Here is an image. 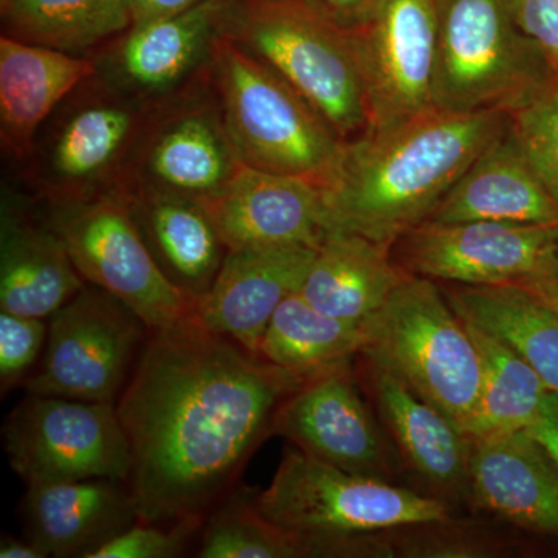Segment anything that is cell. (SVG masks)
Returning a JSON list of instances; mask_svg holds the SVG:
<instances>
[{
	"mask_svg": "<svg viewBox=\"0 0 558 558\" xmlns=\"http://www.w3.org/2000/svg\"><path fill=\"white\" fill-rule=\"evenodd\" d=\"M392 558H497L508 557V539L470 521H425L385 531Z\"/></svg>",
	"mask_w": 558,
	"mask_h": 558,
	"instance_id": "cell-32",
	"label": "cell"
},
{
	"mask_svg": "<svg viewBox=\"0 0 558 558\" xmlns=\"http://www.w3.org/2000/svg\"><path fill=\"white\" fill-rule=\"evenodd\" d=\"M0 558H49V556L28 538L20 539L3 535L0 542Z\"/></svg>",
	"mask_w": 558,
	"mask_h": 558,
	"instance_id": "cell-41",
	"label": "cell"
},
{
	"mask_svg": "<svg viewBox=\"0 0 558 558\" xmlns=\"http://www.w3.org/2000/svg\"><path fill=\"white\" fill-rule=\"evenodd\" d=\"M411 275L391 245L347 231H326L300 293L330 317L366 322Z\"/></svg>",
	"mask_w": 558,
	"mask_h": 558,
	"instance_id": "cell-26",
	"label": "cell"
},
{
	"mask_svg": "<svg viewBox=\"0 0 558 558\" xmlns=\"http://www.w3.org/2000/svg\"><path fill=\"white\" fill-rule=\"evenodd\" d=\"M315 253L317 248L303 244L229 250L191 318L258 355L275 312L303 288Z\"/></svg>",
	"mask_w": 558,
	"mask_h": 558,
	"instance_id": "cell-18",
	"label": "cell"
},
{
	"mask_svg": "<svg viewBox=\"0 0 558 558\" xmlns=\"http://www.w3.org/2000/svg\"><path fill=\"white\" fill-rule=\"evenodd\" d=\"M154 108L94 73L40 126L21 182L40 202H78L126 190Z\"/></svg>",
	"mask_w": 558,
	"mask_h": 558,
	"instance_id": "cell-4",
	"label": "cell"
},
{
	"mask_svg": "<svg viewBox=\"0 0 558 558\" xmlns=\"http://www.w3.org/2000/svg\"><path fill=\"white\" fill-rule=\"evenodd\" d=\"M204 519H186L159 527L137 521L95 550L90 558H172L182 556L191 538L201 531Z\"/></svg>",
	"mask_w": 558,
	"mask_h": 558,
	"instance_id": "cell-34",
	"label": "cell"
},
{
	"mask_svg": "<svg viewBox=\"0 0 558 558\" xmlns=\"http://www.w3.org/2000/svg\"><path fill=\"white\" fill-rule=\"evenodd\" d=\"M255 501L267 520L300 535L389 531L453 515L416 488L352 475L293 446Z\"/></svg>",
	"mask_w": 558,
	"mask_h": 558,
	"instance_id": "cell-8",
	"label": "cell"
},
{
	"mask_svg": "<svg viewBox=\"0 0 558 558\" xmlns=\"http://www.w3.org/2000/svg\"><path fill=\"white\" fill-rule=\"evenodd\" d=\"M46 319L0 312V388L2 395L27 380L47 343Z\"/></svg>",
	"mask_w": 558,
	"mask_h": 558,
	"instance_id": "cell-35",
	"label": "cell"
},
{
	"mask_svg": "<svg viewBox=\"0 0 558 558\" xmlns=\"http://www.w3.org/2000/svg\"><path fill=\"white\" fill-rule=\"evenodd\" d=\"M124 193L135 226L165 277L190 299L199 300L229 253L207 205L168 191Z\"/></svg>",
	"mask_w": 558,
	"mask_h": 558,
	"instance_id": "cell-25",
	"label": "cell"
},
{
	"mask_svg": "<svg viewBox=\"0 0 558 558\" xmlns=\"http://www.w3.org/2000/svg\"><path fill=\"white\" fill-rule=\"evenodd\" d=\"M557 248H558V238H557Z\"/></svg>",
	"mask_w": 558,
	"mask_h": 558,
	"instance_id": "cell-42",
	"label": "cell"
},
{
	"mask_svg": "<svg viewBox=\"0 0 558 558\" xmlns=\"http://www.w3.org/2000/svg\"><path fill=\"white\" fill-rule=\"evenodd\" d=\"M527 432L549 451L558 464V395L550 391Z\"/></svg>",
	"mask_w": 558,
	"mask_h": 558,
	"instance_id": "cell-39",
	"label": "cell"
},
{
	"mask_svg": "<svg viewBox=\"0 0 558 558\" xmlns=\"http://www.w3.org/2000/svg\"><path fill=\"white\" fill-rule=\"evenodd\" d=\"M207 208L229 250L290 244L317 248L326 234L318 183L245 165Z\"/></svg>",
	"mask_w": 558,
	"mask_h": 558,
	"instance_id": "cell-21",
	"label": "cell"
},
{
	"mask_svg": "<svg viewBox=\"0 0 558 558\" xmlns=\"http://www.w3.org/2000/svg\"><path fill=\"white\" fill-rule=\"evenodd\" d=\"M222 33L295 87L341 142H354L369 131L348 32L306 0H229Z\"/></svg>",
	"mask_w": 558,
	"mask_h": 558,
	"instance_id": "cell-6",
	"label": "cell"
},
{
	"mask_svg": "<svg viewBox=\"0 0 558 558\" xmlns=\"http://www.w3.org/2000/svg\"><path fill=\"white\" fill-rule=\"evenodd\" d=\"M348 35L369 131L389 130L433 109L438 0H381L373 16Z\"/></svg>",
	"mask_w": 558,
	"mask_h": 558,
	"instance_id": "cell-13",
	"label": "cell"
},
{
	"mask_svg": "<svg viewBox=\"0 0 558 558\" xmlns=\"http://www.w3.org/2000/svg\"><path fill=\"white\" fill-rule=\"evenodd\" d=\"M319 14L339 25L343 31L351 32L373 16L381 0H306Z\"/></svg>",
	"mask_w": 558,
	"mask_h": 558,
	"instance_id": "cell-37",
	"label": "cell"
},
{
	"mask_svg": "<svg viewBox=\"0 0 558 558\" xmlns=\"http://www.w3.org/2000/svg\"><path fill=\"white\" fill-rule=\"evenodd\" d=\"M558 227L468 220L422 222L391 245L411 277L464 286L515 284L554 256Z\"/></svg>",
	"mask_w": 558,
	"mask_h": 558,
	"instance_id": "cell-15",
	"label": "cell"
},
{
	"mask_svg": "<svg viewBox=\"0 0 558 558\" xmlns=\"http://www.w3.org/2000/svg\"><path fill=\"white\" fill-rule=\"evenodd\" d=\"M21 513L27 538L58 558H90L138 521L128 484L108 478L27 486Z\"/></svg>",
	"mask_w": 558,
	"mask_h": 558,
	"instance_id": "cell-22",
	"label": "cell"
},
{
	"mask_svg": "<svg viewBox=\"0 0 558 558\" xmlns=\"http://www.w3.org/2000/svg\"><path fill=\"white\" fill-rule=\"evenodd\" d=\"M512 0H438L433 109L512 113L557 83Z\"/></svg>",
	"mask_w": 558,
	"mask_h": 558,
	"instance_id": "cell-5",
	"label": "cell"
},
{
	"mask_svg": "<svg viewBox=\"0 0 558 558\" xmlns=\"http://www.w3.org/2000/svg\"><path fill=\"white\" fill-rule=\"evenodd\" d=\"M211 83L245 167L325 185L344 143L295 87L229 36L220 35Z\"/></svg>",
	"mask_w": 558,
	"mask_h": 558,
	"instance_id": "cell-3",
	"label": "cell"
},
{
	"mask_svg": "<svg viewBox=\"0 0 558 558\" xmlns=\"http://www.w3.org/2000/svg\"><path fill=\"white\" fill-rule=\"evenodd\" d=\"M468 220L558 227L557 201L524 157L510 123L447 191L425 222Z\"/></svg>",
	"mask_w": 558,
	"mask_h": 558,
	"instance_id": "cell-23",
	"label": "cell"
},
{
	"mask_svg": "<svg viewBox=\"0 0 558 558\" xmlns=\"http://www.w3.org/2000/svg\"><path fill=\"white\" fill-rule=\"evenodd\" d=\"M149 336L130 306L87 282L49 318L40 368L25 389L28 395L117 403Z\"/></svg>",
	"mask_w": 558,
	"mask_h": 558,
	"instance_id": "cell-10",
	"label": "cell"
},
{
	"mask_svg": "<svg viewBox=\"0 0 558 558\" xmlns=\"http://www.w3.org/2000/svg\"><path fill=\"white\" fill-rule=\"evenodd\" d=\"M2 35L92 58L134 24L131 0H0Z\"/></svg>",
	"mask_w": 558,
	"mask_h": 558,
	"instance_id": "cell-28",
	"label": "cell"
},
{
	"mask_svg": "<svg viewBox=\"0 0 558 558\" xmlns=\"http://www.w3.org/2000/svg\"><path fill=\"white\" fill-rule=\"evenodd\" d=\"M509 123L506 112L429 109L398 126L344 143L336 170L322 186L326 231L395 244L429 218Z\"/></svg>",
	"mask_w": 558,
	"mask_h": 558,
	"instance_id": "cell-2",
	"label": "cell"
},
{
	"mask_svg": "<svg viewBox=\"0 0 558 558\" xmlns=\"http://www.w3.org/2000/svg\"><path fill=\"white\" fill-rule=\"evenodd\" d=\"M465 325L478 349L483 380L475 411L462 432L470 439H480L527 429L548 398V385L506 341L472 323Z\"/></svg>",
	"mask_w": 558,
	"mask_h": 558,
	"instance_id": "cell-30",
	"label": "cell"
},
{
	"mask_svg": "<svg viewBox=\"0 0 558 558\" xmlns=\"http://www.w3.org/2000/svg\"><path fill=\"white\" fill-rule=\"evenodd\" d=\"M513 16L537 44L558 80V0H512Z\"/></svg>",
	"mask_w": 558,
	"mask_h": 558,
	"instance_id": "cell-36",
	"label": "cell"
},
{
	"mask_svg": "<svg viewBox=\"0 0 558 558\" xmlns=\"http://www.w3.org/2000/svg\"><path fill=\"white\" fill-rule=\"evenodd\" d=\"M242 167L209 72L196 86L153 109L124 191H168L208 205L229 189Z\"/></svg>",
	"mask_w": 558,
	"mask_h": 558,
	"instance_id": "cell-12",
	"label": "cell"
},
{
	"mask_svg": "<svg viewBox=\"0 0 558 558\" xmlns=\"http://www.w3.org/2000/svg\"><path fill=\"white\" fill-rule=\"evenodd\" d=\"M87 282L43 204L3 190L0 211V312L49 319Z\"/></svg>",
	"mask_w": 558,
	"mask_h": 558,
	"instance_id": "cell-19",
	"label": "cell"
},
{
	"mask_svg": "<svg viewBox=\"0 0 558 558\" xmlns=\"http://www.w3.org/2000/svg\"><path fill=\"white\" fill-rule=\"evenodd\" d=\"M472 508L558 538V464L527 429L472 439Z\"/></svg>",
	"mask_w": 558,
	"mask_h": 558,
	"instance_id": "cell-20",
	"label": "cell"
},
{
	"mask_svg": "<svg viewBox=\"0 0 558 558\" xmlns=\"http://www.w3.org/2000/svg\"><path fill=\"white\" fill-rule=\"evenodd\" d=\"M513 286L523 289L539 306L558 318V255Z\"/></svg>",
	"mask_w": 558,
	"mask_h": 558,
	"instance_id": "cell-38",
	"label": "cell"
},
{
	"mask_svg": "<svg viewBox=\"0 0 558 558\" xmlns=\"http://www.w3.org/2000/svg\"><path fill=\"white\" fill-rule=\"evenodd\" d=\"M366 340V322L330 317L296 292L275 312L258 357L293 373L314 374L360 357Z\"/></svg>",
	"mask_w": 558,
	"mask_h": 558,
	"instance_id": "cell-29",
	"label": "cell"
},
{
	"mask_svg": "<svg viewBox=\"0 0 558 558\" xmlns=\"http://www.w3.org/2000/svg\"><path fill=\"white\" fill-rule=\"evenodd\" d=\"M362 359V379H365L371 402L395 447L400 468L416 481L414 488L440 499L451 510L472 508V439L391 371L373 360Z\"/></svg>",
	"mask_w": 558,
	"mask_h": 558,
	"instance_id": "cell-17",
	"label": "cell"
},
{
	"mask_svg": "<svg viewBox=\"0 0 558 558\" xmlns=\"http://www.w3.org/2000/svg\"><path fill=\"white\" fill-rule=\"evenodd\" d=\"M362 357L379 363L464 429L483 380L478 349L439 282L409 277L366 319Z\"/></svg>",
	"mask_w": 558,
	"mask_h": 558,
	"instance_id": "cell-7",
	"label": "cell"
},
{
	"mask_svg": "<svg viewBox=\"0 0 558 558\" xmlns=\"http://www.w3.org/2000/svg\"><path fill=\"white\" fill-rule=\"evenodd\" d=\"M202 0H131L134 24L172 16L197 5Z\"/></svg>",
	"mask_w": 558,
	"mask_h": 558,
	"instance_id": "cell-40",
	"label": "cell"
},
{
	"mask_svg": "<svg viewBox=\"0 0 558 558\" xmlns=\"http://www.w3.org/2000/svg\"><path fill=\"white\" fill-rule=\"evenodd\" d=\"M40 204L84 281L123 301L150 332L174 328L191 317L196 300L172 286L157 266L124 191L89 201Z\"/></svg>",
	"mask_w": 558,
	"mask_h": 558,
	"instance_id": "cell-9",
	"label": "cell"
},
{
	"mask_svg": "<svg viewBox=\"0 0 558 558\" xmlns=\"http://www.w3.org/2000/svg\"><path fill=\"white\" fill-rule=\"evenodd\" d=\"M352 362L307 377L279 407L271 436L352 475L398 483V454L360 392Z\"/></svg>",
	"mask_w": 558,
	"mask_h": 558,
	"instance_id": "cell-14",
	"label": "cell"
},
{
	"mask_svg": "<svg viewBox=\"0 0 558 558\" xmlns=\"http://www.w3.org/2000/svg\"><path fill=\"white\" fill-rule=\"evenodd\" d=\"M509 116L510 132L558 204V81Z\"/></svg>",
	"mask_w": 558,
	"mask_h": 558,
	"instance_id": "cell-33",
	"label": "cell"
},
{
	"mask_svg": "<svg viewBox=\"0 0 558 558\" xmlns=\"http://www.w3.org/2000/svg\"><path fill=\"white\" fill-rule=\"evenodd\" d=\"M310 376L271 365L191 317L150 332L116 403L130 439L126 484L138 520H205Z\"/></svg>",
	"mask_w": 558,
	"mask_h": 558,
	"instance_id": "cell-1",
	"label": "cell"
},
{
	"mask_svg": "<svg viewBox=\"0 0 558 558\" xmlns=\"http://www.w3.org/2000/svg\"><path fill=\"white\" fill-rule=\"evenodd\" d=\"M439 284L459 317L510 344L558 395L556 315L513 284Z\"/></svg>",
	"mask_w": 558,
	"mask_h": 558,
	"instance_id": "cell-27",
	"label": "cell"
},
{
	"mask_svg": "<svg viewBox=\"0 0 558 558\" xmlns=\"http://www.w3.org/2000/svg\"><path fill=\"white\" fill-rule=\"evenodd\" d=\"M196 557L306 558V553L301 535L267 520L255 497L231 492L204 520Z\"/></svg>",
	"mask_w": 558,
	"mask_h": 558,
	"instance_id": "cell-31",
	"label": "cell"
},
{
	"mask_svg": "<svg viewBox=\"0 0 558 558\" xmlns=\"http://www.w3.org/2000/svg\"><path fill=\"white\" fill-rule=\"evenodd\" d=\"M97 73L92 58L0 36V145L21 167L46 120L76 86Z\"/></svg>",
	"mask_w": 558,
	"mask_h": 558,
	"instance_id": "cell-24",
	"label": "cell"
},
{
	"mask_svg": "<svg viewBox=\"0 0 558 558\" xmlns=\"http://www.w3.org/2000/svg\"><path fill=\"white\" fill-rule=\"evenodd\" d=\"M2 440L27 486L130 478V439L116 403L28 395L7 417Z\"/></svg>",
	"mask_w": 558,
	"mask_h": 558,
	"instance_id": "cell-11",
	"label": "cell"
},
{
	"mask_svg": "<svg viewBox=\"0 0 558 558\" xmlns=\"http://www.w3.org/2000/svg\"><path fill=\"white\" fill-rule=\"evenodd\" d=\"M227 2L202 0L182 13L132 24L92 61L117 89L156 108L207 78Z\"/></svg>",
	"mask_w": 558,
	"mask_h": 558,
	"instance_id": "cell-16",
	"label": "cell"
}]
</instances>
